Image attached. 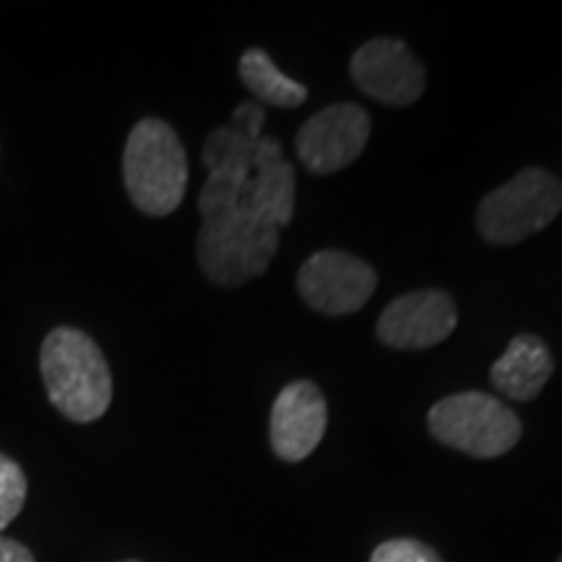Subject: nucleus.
Wrapping results in <instances>:
<instances>
[{"label": "nucleus", "mask_w": 562, "mask_h": 562, "mask_svg": "<svg viewBox=\"0 0 562 562\" xmlns=\"http://www.w3.org/2000/svg\"><path fill=\"white\" fill-rule=\"evenodd\" d=\"M47 398L63 417L79 425L102 419L112 404V372L100 344L81 328L58 326L40 349Z\"/></svg>", "instance_id": "1"}, {"label": "nucleus", "mask_w": 562, "mask_h": 562, "mask_svg": "<svg viewBox=\"0 0 562 562\" xmlns=\"http://www.w3.org/2000/svg\"><path fill=\"white\" fill-rule=\"evenodd\" d=\"M123 186L140 214L170 216L188 191L186 146L170 123L144 117L123 149Z\"/></svg>", "instance_id": "2"}, {"label": "nucleus", "mask_w": 562, "mask_h": 562, "mask_svg": "<svg viewBox=\"0 0 562 562\" xmlns=\"http://www.w3.org/2000/svg\"><path fill=\"white\" fill-rule=\"evenodd\" d=\"M281 229L256 216L248 206L203 220L199 232V266L216 286H243L269 271L279 250Z\"/></svg>", "instance_id": "3"}, {"label": "nucleus", "mask_w": 562, "mask_h": 562, "mask_svg": "<svg viewBox=\"0 0 562 562\" xmlns=\"http://www.w3.org/2000/svg\"><path fill=\"white\" fill-rule=\"evenodd\" d=\"M432 438L474 459H497L518 446L524 425L501 398L482 391H463L440 398L427 414Z\"/></svg>", "instance_id": "4"}, {"label": "nucleus", "mask_w": 562, "mask_h": 562, "mask_svg": "<svg viewBox=\"0 0 562 562\" xmlns=\"http://www.w3.org/2000/svg\"><path fill=\"white\" fill-rule=\"evenodd\" d=\"M562 211V180L544 167H526L476 209V229L484 243L516 245L550 227Z\"/></svg>", "instance_id": "5"}, {"label": "nucleus", "mask_w": 562, "mask_h": 562, "mask_svg": "<svg viewBox=\"0 0 562 562\" xmlns=\"http://www.w3.org/2000/svg\"><path fill=\"white\" fill-rule=\"evenodd\" d=\"M378 290V273L368 261L344 250H318L297 271V292L323 315H349L364 307Z\"/></svg>", "instance_id": "6"}, {"label": "nucleus", "mask_w": 562, "mask_h": 562, "mask_svg": "<svg viewBox=\"0 0 562 562\" xmlns=\"http://www.w3.org/2000/svg\"><path fill=\"white\" fill-rule=\"evenodd\" d=\"M370 131L368 110L355 102H339L302 123L294 136V149L311 175H334L360 159Z\"/></svg>", "instance_id": "7"}, {"label": "nucleus", "mask_w": 562, "mask_h": 562, "mask_svg": "<svg viewBox=\"0 0 562 562\" xmlns=\"http://www.w3.org/2000/svg\"><path fill=\"white\" fill-rule=\"evenodd\" d=\"M349 74L362 94L391 108H409L425 94V66L402 40L375 37L364 42L351 55Z\"/></svg>", "instance_id": "8"}, {"label": "nucleus", "mask_w": 562, "mask_h": 562, "mask_svg": "<svg viewBox=\"0 0 562 562\" xmlns=\"http://www.w3.org/2000/svg\"><path fill=\"white\" fill-rule=\"evenodd\" d=\"M459 326V311L448 292L419 290L396 297L378 318V339L385 347L422 351L442 344Z\"/></svg>", "instance_id": "9"}, {"label": "nucleus", "mask_w": 562, "mask_h": 562, "mask_svg": "<svg viewBox=\"0 0 562 562\" xmlns=\"http://www.w3.org/2000/svg\"><path fill=\"white\" fill-rule=\"evenodd\" d=\"M328 425L326 396L311 381H294L279 391L271 406V448L281 461L297 463L321 446Z\"/></svg>", "instance_id": "10"}, {"label": "nucleus", "mask_w": 562, "mask_h": 562, "mask_svg": "<svg viewBox=\"0 0 562 562\" xmlns=\"http://www.w3.org/2000/svg\"><path fill=\"white\" fill-rule=\"evenodd\" d=\"M554 372L552 351L533 334H521L508 344V349L492 364L490 381L510 402L537 398Z\"/></svg>", "instance_id": "11"}, {"label": "nucleus", "mask_w": 562, "mask_h": 562, "mask_svg": "<svg viewBox=\"0 0 562 562\" xmlns=\"http://www.w3.org/2000/svg\"><path fill=\"white\" fill-rule=\"evenodd\" d=\"M294 188H297V178H294L292 161L281 157L250 175L240 203L281 229L294 216Z\"/></svg>", "instance_id": "12"}, {"label": "nucleus", "mask_w": 562, "mask_h": 562, "mask_svg": "<svg viewBox=\"0 0 562 562\" xmlns=\"http://www.w3.org/2000/svg\"><path fill=\"white\" fill-rule=\"evenodd\" d=\"M237 70H240L245 89L256 97V102L261 104V108L263 104H271V108L292 110L307 102V87H302L300 81L281 74L277 63H273L269 58V53L261 50V47L245 50Z\"/></svg>", "instance_id": "13"}, {"label": "nucleus", "mask_w": 562, "mask_h": 562, "mask_svg": "<svg viewBox=\"0 0 562 562\" xmlns=\"http://www.w3.org/2000/svg\"><path fill=\"white\" fill-rule=\"evenodd\" d=\"M273 159H281V144L277 138L245 136V133H237L229 125L211 131L201 151V161L206 170L222 165H237L252 175Z\"/></svg>", "instance_id": "14"}, {"label": "nucleus", "mask_w": 562, "mask_h": 562, "mask_svg": "<svg viewBox=\"0 0 562 562\" xmlns=\"http://www.w3.org/2000/svg\"><path fill=\"white\" fill-rule=\"evenodd\" d=\"M248 180H250V172L237 165H222V167H214V170H209V178L203 182L201 195H199V211L203 220L240 206L243 191L245 186H248Z\"/></svg>", "instance_id": "15"}, {"label": "nucleus", "mask_w": 562, "mask_h": 562, "mask_svg": "<svg viewBox=\"0 0 562 562\" xmlns=\"http://www.w3.org/2000/svg\"><path fill=\"white\" fill-rule=\"evenodd\" d=\"M26 503V474L11 456L0 453V531L19 516Z\"/></svg>", "instance_id": "16"}, {"label": "nucleus", "mask_w": 562, "mask_h": 562, "mask_svg": "<svg viewBox=\"0 0 562 562\" xmlns=\"http://www.w3.org/2000/svg\"><path fill=\"white\" fill-rule=\"evenodd\" d=\"M370 562H442V558L430 544L402 537L378 544L370 554Z\"/></svg>", "instance_id": "17"}, {"label": "nucleus", "mask_w": 562, "mask_h": 562, "mask_svg": "<svg viewBox=\"0 0 562 562\" xmlns=\"http://www.w3.org/2000/svg\"><path fill=\"white\" fill-rule=\"evenodd\" d=\"M266 125V110L258 102H243L237 104V110L232 112L229 128L237 133H245V136H263Z\"/></svg>", "instance_id": "18"}, {"label": "nucleus", "mask_w": 562, "mask_h": 562, "mask_svg": "<svg viewBox=\"0 0 562 562\" xmlns=\"http://www.w3.org/2000/svg\"><path fill=\"white\" fill-rule=\"evenodd\" d=\"M0 562H37L34 554L26 550L16 539H9L0 533Z\"/></svg>", "instance_id": "19"}, {"label": "nucleus", "mask_w": 562, "mask_h": 562, "mask_svg": "<svg viewBox=\"0 0 562 562\" xmlns=\"http://www.w3.org/2000/svg\"><path fill=\"white\" fill-rule=\"evenodd\" d=\"M121 562H140V560H121Z\"/></svg>", "instance_id": "20"}, {"label": "nucleus", "mask_w": 562, "mask_h": 562, "mask_svg": "<svg viewBox=\"0 0 562 562\" xmlns=\"http://www.w3.org/2000/svg\"><path fill=\"white\" fill-rule=\"evenodd\" d=\"M558 562H562V554H560V560H558Z\"/></svg>", "instance_id": "21"}]
</instances>
